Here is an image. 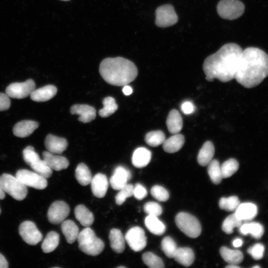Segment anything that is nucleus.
I'll return each mask as SVG.
<instances>
[{
  "instance_id": "1",
  "label": "nucleus",
  "mask_w": 268,
  "mask_h": 268,
  "mask_svg": "<svg viewBox=\"0 0 268 268\" xmlns=\"http://www.w3.org/2000/svg\"><path fill=\"white\" fill-rule=\"evenodd\" d=\"M243 50L237 44L227 43L209 56L203 64L205 79L226 82L235 78Z\"/></svg>"
},
{
  "instance_id": "2",
  "label": "nucleus",
  "mask_w": 268,
  "mask_h": 268,
  "mask_svg": "<svg viewBox=\"0 0 268 268\" xmlns=\"http://www.w3.org/2000/svg\"><path fill=\"white\" fill-rule=\"evenodd\" d=\"M268 76V55L262 50L248 47L243 50L235 77L247 88L260 84Z\"/></svg>"
},
{
  "instance_id": "3",
  "label": "nucleus",
  "mask_w": 268,
  "mask_h": 268,
  "mask_svg": "<svg viewBox=\"0 0 268 268\" xmlns=\"http://www.w3.org/2000/svg\"><path fill=\"white\" fill-rule=\"evenodd\" d=\"M99 71L106 82L118 86L127 85L135 79L138 73L133 62L120 57L104 59Z\"/></svg>"
},
{
  "instance_id": "4",
  "label": "nucleus",
  "mask_w": 268,
  "mask_h": 268,
  "mask_svg": "<svg viewBox=\"0 0 268 268\" xmlns=\"http://www.w3.org/2000/svg\"><path fill=\"white\" fill-rule=\"evenodd\" d=\"M79 249L84 253L93 256L99 255L104 250L103 241L97 237L94 231L87 227L79 233L77 237Z\"/></svg>"
},
{
  "instance_id": "5",
  "label": "nucleus",
  "mask_w": 268,
  "mask_h": 268,
  "mask_svg": "<svg viewBox=\"0 0 268 268\" xmlns=\"http://www.w3.org/2000/svg\"><path fill=\"white\" fill-rule=\"evenodd\" d=\"M0 186L4 193L17 201L24 200L27 195V187L10 174L4 173L0 176Z\"/></svg>"
},
{
  "instance_id": "6",
  "label": "nucleus",
  "mask_w": 268,
  "mask_h": 268,
  "mask_svg": "<svg viewBox=\"0 0 268 268\" xmlns=\"http://www.w3.org/2000/svg\"><path fill=\"white\" fill-rule=\"evenodd\" d=\"M175 222L179 229L189 237L197 238L201 233V227L199 221L191 214L179 212L175 217Z\"/></svg>"
},
{
  "instance_id": "7",
  "label": "nucleus",
  "mask_w": 268,
  "mask_h": 268,
  "mask_svg": "<svg viewBox=\"0 0 268 268\" xmlns=\"http://www.w3.org/2000/svg\"><path fill=\"white\" fill-rule=\"evenodd\" d=\"M245 5L239 0H221L217 6V11L222 18L234 20L240 17L244 12Z\"/></svg>"
},
{
  "instance_id": "8",
  "label": "nucleus",
  "mask_w": 268,
  "mask_h": 268,
  "mask_svg": "<svg viewBox=\"0 0 268 268\" xmlns=\"http://www.w3.org/2000/svg\"><path fill=\"white\" fill-rule=\"evenodd\" d=\"M156 25L159 27L165 28L176 24L178 17L174 7L169 4L158 7L155 11Z\"/></svg>"
},
{
  "instance_id": "9",
  "label": "nucleus",
  "mask_w": 268,
  "mask_h": 268,
  "mask_svg": "<svg viewBox=\"0 0 268 268\" xmlns=\"http://www.w3.org/2000/svg\"><path fill=\"white\" fill-rule=\"evenodd\" d=\"M15 176L26 187L43 190L47 186V179L35 172L21 169L16 172Z\"/></svg>"
},
{
  "instance_id": "10",
  "label": "nucleus",
  "mask_w": 268,
  "mask_h": 268,
  "mask_svg": "<svg viewBox=\"0 0 268 268\" xmlns=\"http://www.w3.org/2000/svg\"><path fill=\"white\" fill-rule=\"evenodd\" d=\"M36 84L32 79H28L23 82H14L10 84L5 89V93L11 98L23 99L30 96L35 89Z\"/></svg>"
},
{
  "instance_id": "11",
  "label": "nucleus",
  "mask_w": 268,
  "mask_h": 268,
  "mask_svg": "<svg viewBox=\"0 0 268 268\" xmlns=\"http://www.w3.org/2000/svg\"><path fill=\"white\" fill-rule=\"evenodd\" d=\"M19 233L22 239L28 244L35 245L43 238V235L35 224L31 221H25L19 227Z\"/></svg>"
},
{
  "instance_id": "12",
  "label": "nucleus",
  "mask_w": 268,
  "mask_h": 268,
  "mask_svg": "<svg viewBox=\"0 0 268 268\" xmlns=\"http://www.w3.org/2000/svg\"><path fill=\"white\" fill-rule=\"evenodd\" d=\"M125 239L130 247L135 252L141 251L146 245L144 231L138 226L130 228L126 233Z\"/></svg>"
},
{
  "instance_id": "13",
  "label": "nucleus",
  "mask_w": 268,
  "mask_h": 268,
  "mask_svg": "<svg viewBox=\"0 0 268 268\" xmlns=\"http://www.w3.org/2000/svg\"><path fill=\"white\" fill-rule=\"evenodd\" d=\"M69 211V207L65 201H54L48 209V219L52 224L61 223L67 217Z\"/></svg>"
},
{
  "instance_id": "14",
  "label": "nucleus",
  "mask_w": 268,
  "mask_h": 268,
  "mask_svg": "<svg viewBox=\"0 0 268 268\" xmlns=\"http://www.w3.org/2000/svg\"><path fill=\"white\" fill-rule=\"evenodd\" d=\"M131 172L122 166L117 167L110 179V184L114 190H119L131 179Z\"/></svg>"
},
{
  "instance_id": "15",
  "label": "nucleus",
  "mask_w": 268,
  "mask_h": 268,
  "mask_svg": "<svg viewBox=\"0 0 268 268\" xmlns=\"http://www.w3.org/2000/svg\"><path fill=\"white\" fill-rule=\"evenodd\" d=\"M72 115H78V120L83 123H87L96 118V110L93 107L86 104H77L72 106L70 109Z\"/></svg>"
},
{
  "instance_id": "16",
  "label": "nucleus",
  "mask_w": 268,
  "mask_h": 268,
  "mask_svg": "<svg viewBox=\"0 0 268 268\" xmlns=\"http://www.w3.org/2000/svg\"><path fill=\"white\" fill-rule=\"evenodd\" d=\"M45 146L48 151L55 154H61L66 150L68 143L65 138L49 134L45 139Z\"/></svg>"
},
{
  "instance_id": "17",
  "label": "nucleus",
  "mask_w": 268,
  "mask_h": 268,
  "mask_svg": "<svg viewBox=\"0 0 268 268\" xmlns=\"http://www.w3.org/2000/svg\"><path fill=\"white\" fill-rule=\"evenodd\" d=\"M91 188L93 195L98 198H103L107 191L109 182L106 176L102 173H98L92 178Z\"/></svg>"
},
{
  "instance_id": "18",
  "label": "nucleus",
  "mask_w": 268,
  "mask_h": 268,
  "mask_svg": "<svg viewBox=\"0 0 268 268\" xmlns=\"http://www.w3.org/2000/svg\"><path fill=\"white\" fill-rule=\"evenodd\" d=\"M43 160L52 169L56 171L65 169L69 165L68 160L65 157L52 153L48 151L43 152Z\"/></svg>"
},
{
  "instance_id": "19",
  "label": "nucleus",
  "mask_w": 268,
  "mask_h": 268,
  "mask_svg": "<svg viewBox=\"0 0 268 268\" xmlns=\"http://www.w3.org/2000/svg\"><path fill=\"white\" fill-rule=\"evenodd\" d=\"M39 127V123L32 120H23L16 123L13 128L14 135L26 137L31 134Z\"/></svg>"
},
{
  "instance_id": "20",
  "label": "nucleus",
  "mask_w": 268,
  "mask_h": 268,
  "mask_svg": "<svg viewBox=\"0 0 268 268\" xmlns=\"http://www.w3.org/2000/svg\"><path fill=\"white\" fill-rule=\"evenodd\" d=\"M235 214L238 218L243 221L253 219L258 213L257 206L251 202L240 203L235 210Z\"/></svg>"
},
{
  "instance_id": "21",
  "label": "nucleus",
  "mask_w": 268,
  "mask_h": 268,
  "mask_svg": "<svg viewBox=\"0 0 268 268\" xmlns=\"http://www.w3.org/2000/svg\"><path fill=\"white\" fill-rule=\"evenodd\" d=\"M57 89L53 85H47L42 87L34 89L30 95V98L36 102L47 101L57 94Z\"/></svg>"
},
{
  "instance_id": "22",
  "label": "nucleus",
  "mask_w": 268,
  "mask_h": 268,
  "mask_svg": "<svg viewBox=\"0 0 268 268\" xmlns=\"http://www.w3.org/2000/svg\"><path fill=\"white\" fill-rule=\"evenodd\" d=\"M151 158V153L145 147L136 148L133 152L132 161L136 168H142L147 166Z\"/></svg>"
},
{
  "instance_id": "23",
  "label": "nucleus",
  "mask_w": 268,
  "mask_h": 268,
  "mask_svg": "<svg viewBox=\"0 0 268 268\" xmlns=\"http://www.w3.org/2000/svg\"><path fill=\"white\" fill-rule=\"evenodd\" d=\"M166 125L170 133L178 134L183 127V120L181 115L176 109L171 110L166 120Z\"/></svg>"
},
{
  "instance_id": "24",
  "label": "nucleus",
  "mask_w": 268,
  "mask_h": 268,
  "mask_svg": "<svg viewBox=\"0 0 268 268\" xmlns=\"http://www.w3.org/2000/svg\"><path fill=\"white\" fill-rule=\"evenodd\" d=\"M109 238L110 246L117 253H122L125 249V239L120 230L113 228L110 231Z\"/></svg>"
},
{
  "instance_id": "25",
  "label": "nucleus",
  "mask_w": 268,
  "mask_h": 268,
  "mask_svg": "<svg viewBox=\"0 0 268 268\" xmlns=\"http://www.w3.org/2000/svg\"><path fill=\"white\" fill-rule=\"evenodd\" d=\"M184 143V136L178 133L165 139L162 143V147L165 152L173 153L178 151L183 147Z\"/></svg>"
},
{
  "instance_id": "26",
  "label": "nucleus",
  "mask_w": 268,
  "mask_h": 268,
  "mask_svg": "<svg viewBox=\"0 0 268 268\" xmlns=\"http://www.w3.org/2000/svg\"><path fill=\"white\" fill-rule=\"evenodd\" d=\"M214 151L212 142L210 141H206L199 152L197 157L199 164L202 166H207L212 159Z\"/></svg>"
},
{
  "instance_id": "27",
  "label": "nucleus",
  "mask_w": 268,
  "mask_h": 268,
  "mask_svg": "<svg viewBox=\"0 0 268 268\" xmlns=\"http://www.w3.org/2000/svg\"><path fill=\"white\" fill-rule=\"evenodd\" d=\"M74 215L80 224L85 227H90L93 223L94 218L93 213L84 205L79 204L74 209Z\"/></svg>"
},
{
  "instance_id": "28",
  "label": "nucleus",
  "mask_w": 268,
  "mask_h": 268,
  "mask_svg": "<svg viewBox=\"0 0 268 268\" xmlns=\"http://www.w3.org/2000/svg\"><path fill=\"white\" fill-rule=\"evenodd\" d=\"M61 229L66 240L69 244L73 243L77 239L79 229L76 224L71 220L62 222Z\"/></svg>"
},
{
  "instance_id": "29",
  "label": "nucleus",
  "mask_w": 268,
  "mask_h": 268,
  "mask_svg": "<svg viewBox=\"0 0 268 268\" xmlns=\"http://www.w3.org/2000/svg\"><path fill=\"white\" fill-rule=\"evenodd\" d=\"M173 258L181 265L185 267H189L194 261L195 255L192 249L188 247H180L177 248Z\"/></svg>"
},
{
  "instance_id": "30",
  "label": "nucleus",
  "mask_w": 268,
  "mask_h": 268,
  "mask_svg": "<svg viewBox=\"0 0 268 268\" xmlns=\"http://www.w3.org/2000/svg\"><path fill=\"white\" fill-rule=\"evenodd\" d=\"M219 252L222 258L229 264L237 265L243 260V255L239 250H231L223 246L220 248Z\"/></svg>"
},
{
  "instance_id": "31",
  "label": "nucleus",
  "mask_w": 268,
  "mask_h": 268,
  "mask_svg": "<svg viewBox=\"0 0 268 268\" xmlns=\"http://www.w3.org/2000/svg\"><path fill=\"white\" fill-rule=\"evenodd\" d=\"M145 225L152 233L156 235H161L166 230V226L157 216L148 215L144 219Z\"/></svg>"
},
{
  "instance_id": "32",
  "label": "nucleus",
  "mask_w": 268,
  "mask_h": 268,
  "mask_svg": "<svg viewBox=\"0 0 268 268\" xmlns=\"http://www.w3.org/2000/svg\"><path fill=\"white\" fill-rule=\"evenodd\" d=\"M239 231L242 234H250L254 238L259 239L263 236L264 228L260 223L252 222L242 224L239 227Z\"/></svg>"
},
{
  "instance_id": "33",
  "label": "nucleus",
  "mask_w": 268,
  "mask_h": 268,
  "mask_svg": "<svg viewBox=\"0 0 268 268\" xmlns=\"http://www.w3.org/2000/svg\"><path fill=\"white\" fill-rule=\"evenodd\" d=\"M75 178L78 182L82 186H86L90 184L92 177L90 170L83 163H79L75 170Z\"/></svg>"
},
{
  "instance_id": "34",
  "label": "nucleus",
  "mask_w": 268,
  "mask_h": 268,
  "mask_svg": "<svg viewBox=\"0 0 268 268\" xmlns=\"http://www.w3.org/2000/svg\"><path fill=\"white\" fill-rule=\"evenodd\" d=\"M60 241V236L55 231L49 232L44 239L41 248L45 253L53 252L58 246Z\"/></svg>"
},
{
  "instance_id": "35",
  "label": "nucleus",
  "mask_w": 268,
  "mask_h": 268,
  "mask_svg": "<svg viewBox=\"0 0 268 268\" xmlns=\"http://www.w3.org/2000/svg\"><path fill=\"white\" fill-rule=\"evenodd\" d=\"M103 108L99 111V115L102 118L110 116L114 113L118 109V106L115 99L112 97H105L103 101Z\"/></svg>"
},
{
  "instance_id": "36",
  "label": "nucleus",
  "mask_w": 268,
  "mask_h": 268,
  "mask_svg": "<svg viewBox=\"0 0 268 268\" xmlns=\"http://www.w3.org/2000/svg\"><path fill=\"white\" fill-rule=\"evenodd\" d=\"M207 166V172L211 180L215 184H219L222 179L219 162L216 159H212Z\"/></svg>"
},
{
  "instance_id": "37",
  "label": "nucleus",
  "mask_w": 268,
  "mask_h": 268,
  "mask_svg": "<svg viewBox=\"0 0 268 268\" xmlns=\"http://www.w3.org/2000/svg\"><path fill=\"white\" fill-rule=\"evenodd\" d=\"M165 139V135L161 131L149 132L146 134L144 137L145 142L152 147H156L162 144Z\"/></svg>"
},
{
  "instance_id": "38",
  "label": "nucleus",
  "mask_w": 268,
  "mask_h": 268,
  "mask_svg": "<svg viewBox=\"0 0 268 268\" xmlns=\"http://www.w3.org/2000/svg\"><path fill=\"white\" fill-rule=\"evenodd\" d=\"M222 178H227L233 175L239 168V163L234 158H230L220 166Z\"/></svg>"
},
{
  "instance_id": "39",
  "label": "nucleus",
  "mask_w": 268,
  "mask_h": 268,
  "mask_svg": "<svg viewBox=\"0 0 268 268\" xmlns=\"http://www.w3.org/2000/svg\"><path fill=\"white\" fill-rule=\"evenodd\" d=\"M30 166L34 172L46 179L50 178L52 174V169L44 160H41L40 158L32 163Z\"/></svg>"
},
{
  "instance_id": "40",
  "label": "nucleus",
  "mask_w": 268,
  "mask_h": 268,
  "mask_svg": "<svg viewBox=\"0 0 268 268\" xmlns=\"http://www.w3.org/2000/svg\"><path fill=\"white\" fill-rule=\"evenodd\" d=\"M242 221L237 217L235 213L229 215L223 221L222 225V230L227 234L233 233L235 227H239Z\"/></svg>"
},
{
  "instance_id": "41",
  "label": "nucleus",
  "mask_w": 268,
  "mask_h": 268,
  "mask_svg": "<svg viewBox=\"0 0 268 268\" xmlns=\"http://www.w3.org/2000/svg\"><path fill=\"white\" fill-rule=\"evenodd\" d=\"M144 263L150 268H163L164 264L162 259L151 252H145L142 256Z\"/></svg>"
},
{
  "instance_id": "42",
  "label": "nucleus",
  "mask_w": 268,
  "mask_h": 268,
  "mask_svg": "<svg viewBox=\"0 0 268 268\" xmlns=\"http://www.w3.org/2000/svg\"><path fill=\"white\" fill-rule=\"evenodd\" d=\"M177 248L176 242L171 237L167 236L162 239L161 249L168 258H174Z\"/></svg>"
},
{
  "instance_id": "43",
  "label": "nucleus",
  "mask_w": 268,
  "mask_h": 268,
  "mask_svg": "<svg viewBox=\"0 0 268 268\" xmlns=\"http://www.w3.org/2000/svg\"><path fill=\"white\" fill-rule=\"evenodd\" d=\"M240 203L237 197L231 196L228 198H221L219 201V206L221 209L232 211L236 209Z\"/></svg>"
},
{
  "instance_id": "44",
  "label": "nucleus",
  "mask_w": 268,
  "mask_h": 268,
  "mask_svg": "<svg viewBox=\"0 0 268 268\" xmlns=\"http://www.w3.org/2000/svg\"><path fill=\"white\" fill-rule=\"evenodd\" d=\"M134 186L131 184H127L120 190L115 197L116 203L118 205L122 204L126 199L133 196Z\"/></svg>"
},
{
  "instance_id": "45",
  "label": "nucleus",
  "mask_w": 268,
  "mask_h": 268,
  "mask_svg": "<svg viewBox=\"0 0 268 268\" xmlns=\"http://www.w3.org/2000/svg\"><path fill=\"white\" fill-rule=\"evenodd\" d=\"M150 192L153 197L159 201H165L169 198L168 191L164 188L159 185L153 186Z\"/></svg>"
},
{
  "instance_id": "46",
  "label": "nucleus",
  "mask_w": 268,
  "mask_h": 268,
  "mask_svg": "<svg viewBox=\"0 0 268 268\" xmlns=\"http://www.w3.org/2000/svg\"><path fill=\"white\" fill-rule=\"evenodd\" d=\"M23 158L24 161L29 165L40 159L38 154L35 151L32 146H28L23 150Z\"/></svg>"
},
{
  "instance_id": "47",
  "label": "nucleus",
  "mask_w": 268,
  "mask_h": 268,
  "mask_svg": "<svg viewBox=\"0 0 268 268\" xmlns=\"http://www.w3.org/2000/svg\"><path fill=\"white\" fill-rule=\"evenodd\" d=\"M144 211L148 215L159 216L162 213L161 206L157 202L150 201L146 203L143 207Z\"/></svg>"
},
{
  "instance_id": "48",
  "label": "nucleus",
  "mask_w": 268,
  "mask_h": 268,
  "mask_svg": "<svg viewBox=\"0 0 268 268\" xmlns=\"http://www.w3.org/2000/svg\"><path fill=\"white\" fill-rule=\"evenodd\" d=\"M265 247L260 243L255 244L248 249V253L256 260L261 259L263 257Z\"/></svg>"
},
{
  "instance_id": "49",
  "label": "nucleus",
  "mask_w": 268,
  "mask_h": 268,
  "mask_svg": "<svg viewBox=\"0 0 268 268\" xmlns=\"http://www.w3.org/2000/svg\"><path fill=\"white\" fill-rule=\"evenodd\" d=\"M147 195V192L145 187L140 184H136L134 188L133 196L137 200H141Z\"/></svg>"
},
{
  "instance_id": "50",
  "label": "nucleus",
  "mask_w": 268,
  "mask_h": 268,
  "mask_svg": "<svg viewBox=\"0 0 268 268\" xmlns=\"http://www.w3.org/2000/svg\"><path fill=\"white\" fill-rule=\"evenodd\" d=\"M10 106V100L7 94L0 93V111L7 110Z\"/></svg>"
},
{
  "instance_id": "51",
  "label": "nucleus",
  "mask_w": 268,
  "mask_h": 268,
  "mask_svg": "<svg viewBox=\"0 0 268 268\" xmlns=\"http://www.w3.org/2000/svg\"><path fill=\"white\" fill-rule=\"evenodd\" d=\"M182 111L185 114L192 113L195 110L194 105L191 102H184L181 107Z\"/></svg>"
},
{
  "instance_id": "52",
  "label": "nucleus",
  "mask_w": 268,
  "mask_h": 268,
  "mask_svg": "<svg viewBox=\"0 0 268 268\" xmlns=\"http://www.w3.org/2000/svg\"><path fill=\"white\" fill-rule=\"evenodd\" d=\"M8 264L5 257L0 253V268H7Z\"/></svg>"
},
{
  "instance_id": "53",
  "label": "nucleus",
  "mask_w": 268,
  "mask_h": 268,
  "mask_svg": "<svg viewBox=\"0 0 268 268\" xmlns=\"http://www.w3.org/2000/svg\"><path fill=\"white\" fill-rule=\"evenodd\" d=\"M123 92L125 95H129L132 93L133 89L131 86L126 85L123 88Z\"/></svg>"
},
{
  "instance_id": "54",
  "label": "nucleus",
  "mask_w": 268,
  "mask_h": 268,
  "mask_svg": "<svg viewBox=\"0 0 268 268\" xmlns=\"http://www.w3.org/2000/svg\"><path fill=\"white\" fill-rule=\"evenodd\" d=\"M243 241L241 239L237 238L233 241V245L236 248L241 247L242 245Z\"/></svg>"
},
{
  "instance_id": "55",
  "label": "nucleus",
  "mask_w": 268,
  "mask_h": 268,
  "mask_svg": "<svg viewBox=\"0 0 268 268\" xmlns=\"http://www.w3.org/2000/svg\"><path fill=\"white\" fill-rule=\"evenodd\" d=\"M5 198V193L2 190L0 186V200H2Z\"/></svg>"
},
{
  "instance_id": "56",
  "label": "nucleus",
  "mask_w": 268,
  "mask_h": 268,
  "mask_svg": "<svg viewBox=\"0 0 268 268\" xmlns=\"http://www.w3.org/2000/svg\"><path fill=\"white\" fill-rule=\"evenodd\" d=\"M226 268H240L237 265H234V264H229V265L226 266Z\"/></svg>"
},
{
  "instance_id": "57",
  "label": "nucleus",
  "mask_w": 268,
  "mask_h": 268,
  "mask_svg": "<svg viewBox=\"0 0 268 268\" xmlns=\"http://www.w3.org/2000/svg\"><path fill=\"white\" fill-rule=\"evenodd\" d=\"M125 268L126 267L124 266H119L118 267V268Z\"/></svg>"
},
{
  "instance_id": "58",
  "label": "nucleus",
  "mask_w": 268,
  "mask_h": 268,
  "mask_svg": "<svg viewBox=\"0 0 268 268\" xmlns=\"http://www.w3.org/2000/svg\"><path fill=\"white\" fill-rule=\"evenodd\" d=\"M260 267L259 266H254L253 268H260Z\"/></svg>"
},
{
  "instance_id": "59",
  "label": "nucleus",
  "mask_w": 268,
  "mask_h": 268,
  "mask_svg": "<svg viewBox=\"0 0 268 268\" xmlns=\"http://www.w3.org/2000/svg\"><path fill=\"white\" fill-rule=\"evenodd\" d=\"M63 0V1H68V0Z\"/></svg>"
},
{
  "instance_id": "60",
  "label": "nucleus",
  "mask_w": 268,
  "mask_h": 268,
  "mask_svg": "<svg viewBox=\"0 0 268 268\" xmlns=\"http://www.w3.org/2000/svg\"></svg>"
}]
</instances>
